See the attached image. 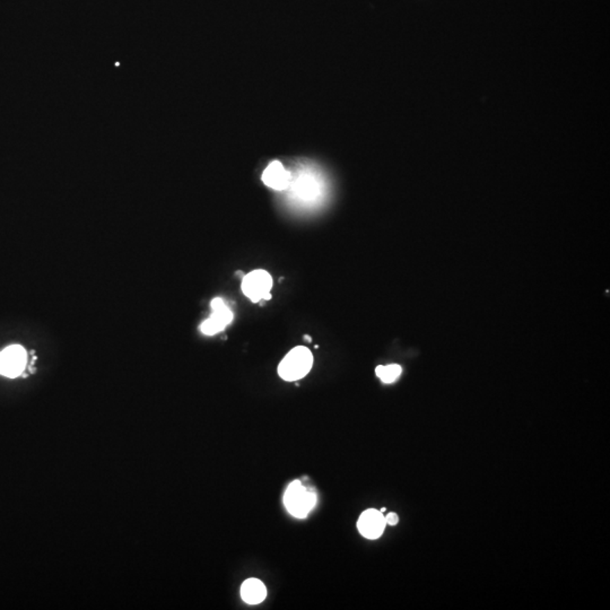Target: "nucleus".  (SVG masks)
Instances as JSON below:
<instances>
[{
  "mask_svg": "<svg viewBox=\"0 0 610 610\" xmlns=\"http://www.w3.org/2000/svg\"><path fill=\"white\" fill-rule=\"evenodd\" d=\"M387 523L384 514L375 509H370L359 516L357 528L362 536L368 539H378L384 532Z\"/></svg>",
  "mask_w": 610,
  "mask_h": 610,
  "instance_id": "423d86ee",
  "label": "nucleus"
},
{
  "mask_svg": "<svg viewBox=\"0 0 610 610\" xmlns=\"http://www.w3.org/2000/svg\"><path fill=\"white\" fill-rule=\"evenodd\" d=\"M26 365V352L19 345H12L0 352V375L16 378L21 375Z\"/></svg>",
  "mask_w": 610,
  "mask_h": 610,
  "instance_id": "39448f33",
  "label": "nucleus"
},
{
  "mask_svg": "<svg viewBox=\"0 0 610 610\" xmlns=\"http://www.w3.org/2000/svg\"><path fill=\"white\" fill-rule=\"evenodd\" d=\"M384 518H386L387 525H396L399 523V518H398V516L396 514H387V516H384Z\"/></svg>",
  "mask_w": 610,
  "mask_h": 610,
  "instance_id": "9b49d317",
  "label": "nucleus"
},
{
  "mask_svg": "<svg viewBox=\"0 0 610 610\" xmlns=\"http://www.w3.org/2000/svg\"><path fill=\"white\" fill-rule=\"evenodd\" d=\"M313 365L310 349L298 346L291 349L278 365V374L285 381H296L305 377Z\"/></svg>",
  "mask_w": 610,
  "mask_h": 610,
  "instance_id": "f257e3e1",
  "label": "nucleus"
},
{
  "mask_svg": "<svg viewBox=\"0 0 610 610\" xmlns=\"http://www.w3.org/2000/svg\"><path fill=\"white\" fill-rule=\"evenodd\" d=\"M271 287H273V278L269 273L262 269L251 271L243 277L242 285H241L244 295L253 303L264 300V296L271 293Z\"/></svg>",
  "mask_w": 610,
  "mask_h": 610,
  "instance_id": "7ed1b4c3",
  "label": "nucleus"
},
{
  "mask_svg": "<svg viewBox=\"0 0 610 610\" xmlns=\"http://www.w3.org/2000/svg\"><path fill=\"white\" fill-rule=\"evenodd\" d=\"M267 590L258 579H248L241 586V597L248 604H258L266 599Z\"/></svg>",
  "mask_w": 610,
  "mask_h": 610,
  "instance_id": "6e6552de",
  "label": "nucleus"
},
{
  "mask_svg": "<svg viewBox=\"0 0 610 610\" xmlns=\"http://www.w3.org/2000/svg\"><path fill=\"white\" fill-rule=\"evenodd\" d=\"M314 183L311 180H300V185H298V192L300 196L305 197H311L314 194Z\"/></svg>",
  "mask_w": 610,
  "mask_h": 610,
  "instance_id": "9d476101",
  "label": "nucleus"
},
{
  "mask_svg": "<svg viewBox=\"0 0 610 610\" xmlns=\"http://www.w3.org/2000/svg\"><path fill=\"white\" fill-rule=\"evenodd\" d=\"M284 503L291 516L303 519L316 507V492L302 485L300 480H294L286 489Z\"/></svg>",
  "mask_w": 610,
  "mask_h": 610,
  "instance_id": "f03ea898",
  "label": "nucleus"
},
{
  "mask_svg": "<svg viewBox=\"0 0 610 610\" xmlns=\"http://www.w3.org/2000/svg\"><path fill=\"white\" fill-rule=\"evenodd\" d=\"M212 316L201 325V330L207 336H213L224 330L232 321L234 314L225 304L223 298H216L212 300Z\"/></svg>",
  "mask_w": 610,
  "mask_h": 610,
  "instance_id": "20e7f679",
  "label": "nucleus"
},
{
  "mask_svg": "<svg viewBox=\"0 0 610 610\" xmlns=\"http://www.w3.org/2000/svg\"><path fill=\"white\" fill-rule=\"evenodd\" d=\"M401 366L398 364H390L387 366L380 365L375 370L378 377L384 383L395 382L398 378L400 377Z\"/></svg>",
  "mask_w": 610,
  "mask_h": 610,
  "instance_id": "1a4fd4ad",
  "label": "nucleus"
},
{
  "mask_svg": "<svg viewBox=\"0 0 610 610\" xmlns=\"http://www.w3.org/2000/svg\"><path fill=\"white\" fill-rule=\"evenodd\" d=\"M262 181L264 185L275 190H285L289 185L291 174L284 169L282 163L275 161L271 165H268L262 174Z\"/></svg>",
  "mask_w": 610,
  "mask_h": 610,
  "instance_id": "0eeeda50",
  "label": "nucleus"
},
{
  "mask_svg": "<svg viewBox=\"0 0 610 610\" xmlns=\"http://www.w3.org/2000/svg\"><path fill=\"white\" fill-rule=\"evenodd\" d=\"M304 339H307L309 343L312 341V338H311L310 336H304Z\"/></svg>",
  "mask_w": 610,
  "mask_h": 610,
  "instance_id": "f8f14e48",
  "label": "nucleus"
}]
</instances>
